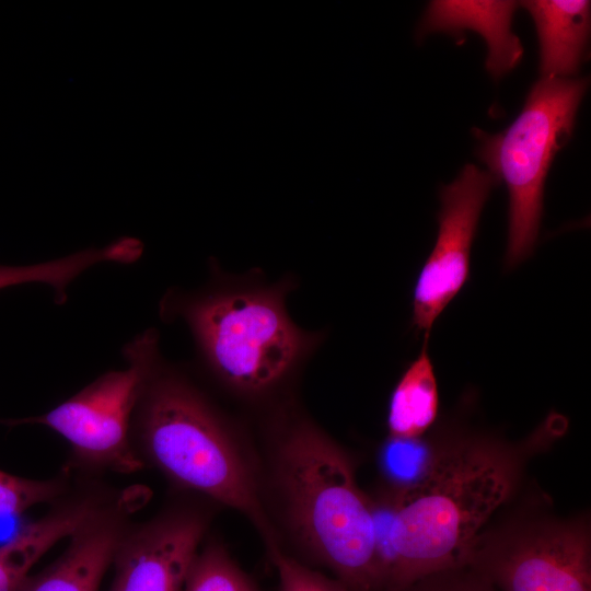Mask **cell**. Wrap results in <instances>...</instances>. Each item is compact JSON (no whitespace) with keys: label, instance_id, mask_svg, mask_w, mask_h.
<instances>
[{"label":"cell","instance_id":"ba28073f","mask_svg":"<svg viewBox=\"0 0 591 591\" xmlns=\"http://www.w3.org/2000/svg\"><path fill=\"white\" fill-rule=\"evenodd\" d=\"M499 184L487 171L466 164L439 192L438 232L413 289L412 326L429 339L431 329L470 279L471 252L479 218Z\"/></svg>","mask_w":591,"mask_h":591},{"label":"cell","instance_id":"8fae6325","mask_svg":"<svg viewBox=\"0 0 591 591\" xmlns=\"http://www.w3.org/2000/svg\"><path fill=\"white\" fill-rule=\"evenodd\" d=\"M116 494L88 485L68 491L40 519L0 544V591H20L33 566L58 542L68 538Z\"/></svg>","mask_w":591,"mask_h":591},{"label":"cell","instance_id":"3957f363","mask_svg":"<svg viewBox=\"0 0 591 591\" xmlns=\"http://www.w3.org/2000/svg\"><path fill=\"white\" fill-rule=\"evenodd\" d=\"M276 474L297 538L351 591L380 588L373 501L346 453L310 424L280 441Z\"/></svg>","mask_w":591,"mask_h":591},{"label":"cell","instance_id":"2e32d148","mask_svg":"<svg viewBox=\"0 0 591 591\" xmlns=\"http://www.w3.org/2000/svg\"><path fill=\"white\" fill-rule=\"evenodd\" d=\"M438 451L422 437L389 436L381 449L380 464L392 491H404L420 483L430 472Z\"/></svg>","mask_w":591,"mask_h":591},{"label":"cell","instance_id":"7a4b0ae2","mask_svg":"<svg viewBox=\"0 0 591 591\" xmlns=\"http://www.w3.org/2000/svg\"><path fill=\"white\" fill-rule=\"evenodd\" d=\"M131 442L144 467L240 512L268 548L277 545L255 478L232 436L204 396L163 368L159 356L132 416Z\"/></svg>","mask_w":591,"mask_h":591},{"label":"cell","instance_id":"5bb4252c","mask_svg":"<svg viewBox=\"0 0 591 591\" xmlns=\"http://www.w3.org/2000/svg\"><path fill=\"white\" fill-rule=\"evenodd\" d=\"M428 341L424 339L420 352L407 366L391 394L387 413L391 437L420 438L438 417L439 389Z\"/></svg>","mask_w":591,"mask_h":591},{"label":"cell","instance_id":"ffe728a7","mask_svg":"<svg viewBox=\"0 0 591 591\" xmlns=\"http://www.w3.org/2000/svg\"><path fill=\"white\" fill-rule=\"evenodd\" d=\"M405 591H497L474 570L463 567L430 575Z\"/></svg>","mask_w":591,"mask_h":591},{"label":"cell","instance_id":"9c48e42d","mask_svg":"<svg viewBox=\"0 0 591 591\" xmlns=\"http://www.w3.org/2000/svg\"><path fill=\"white\" fill-rule=\"evenodd\" d=\"M207 528V513L193 506L131 523L116 548L108 591H181Z\"/></svg>","mask_w":591,"mask_h":591},{"label":"cell","instance_id":"30bf717a","mask_svg":"<svg viewBox=\"0 0 591 591\" xmlns=\"http://www.w3.org/2000/svg\"><path fill=\"white\" fill-rule=\"evenodd\" d=\"M147 490L126 488L84 521L69 537L65 552L49 566L28 576L20 591H99L116 548L147 499Z\"/></svg>","mask_w":591,"mask_h":591},{"label":"cell","instance_id":"7c38bea8","mask_svg":"<svg viewBox=\"0 0 591 591\" xmlns=\"http://www.w3.org/2000/svg\"><path fill=\"white\" fill-rule=\"evenodd\" d=\"M519 3L515 1H431L417 31L422 38L431 33H448L462 39L463 31L482 35L488 54L485 67L499 80L514 69L523 57V47L511 30Z\"/></svg>","mask_w":591,"mask_h":591},{"label":"cell","instance_id":"52a82bcc","mask_svg":"<svg viewBox=\"0 0 591 591\" xmlns=\"http://www.w3.org/2000/svg\"><path fill=\"white\" fill-rule=\"evenodd\" d=\"M590 559L586 521H546L475 545L466 566L497 591H591Z\"/></svg>","mask_w":591,"mask_h":591},{"label":"cell","instance_id":"ac0fdd59","mask_svg":"<svg viewBox=\"0 0 591 591\" xmlns=\"http://www.w3.org/2000/svg\"><path fill=\"white\" fill-rule=\"evenodd\" d=\"M69 473L30 479L0 471V519L16 517L40 503H53L70 489Z\"/></svg>","mask_w":591,"mask_h":591},{"label":"cell","instance_id":"9a60e30c","mask_svg":"<svg viewBox=\"0 0 591 591\" xmlns=\"http://www.w3.org/2000/svg\"><path fill=\"white\" fill-rule=\"evenodd\" d=\"M125 260V251L117 241L96 248L89 247L65 257L27 266L0 265V289L40 282L50 286L58 304L67 301V289L83 271L100 263H118Z\"/></svg>","mask_w":591,"mask_h":591},{"label":"cell","instance_id":"e0dca14e","mask_svg":"<svg viewBox=\"0 0 591 591\" xmlns=\"http://www.w3.org/2000/svg\"><path fill=\"white\" fill-rule=\"evenodd\" d=\"M185 591H257L222 545L211 542L196 553Z\"/></svg>","mask_w":591,"mask_h":591},{"label":"cell","instance_id":"8992f818","mask_svg":"<svg viewBox=\"0 0 591 591\" xmlns=\"http://www.w3.org/2000/svg\"><path fill=\"white\" fill-rule=\"evenodd\" d=\"M158 356L157 333L148 329L125 346V369L100 375L45 414L3 422L54 430L69 443L74 462L85 471L137 473L144 466L134 450L131 421Z\"/></svg>","mask_w":591,"mask_h":591},{"label":"cell","instance_id":"d6986e66","mask_svg":"<svg viewBox=\"0 0 591 591\" xmlns=\"http://www.w3.org/2000/svg\"><path fill=\"white\" fill-rule=\"evenodd\" d=\"M268 549L278 572L280 591H348L339 580H332L305 567L278 545Z\"/></svg>","mask_w":591,"mask_h":591},{"label":"cell","instance_id":"277c9868","mask_svg":"<svg viewBox=\"0 0 591 591\" xmlns=\"http://www.w3.org/2000/svg\"><path fill=\"white\" fill-rule=\"evenodd\" d=\"M588 85L587 78L541 77L509 127L495 135L473 129L478 158L508 190L506 269L515 268L533 254L543 216L546 175L555 154L572 135Z\"/></svg>","mask_w":591,"mask_h":591},{"label":"cell","instance_id":"4fadbf2b","mask_svg":"<svg viewBox=\"0 0 591 591\" xmlns=\"http://www.w3.org/2000/svg\"><path fill=\"white\" fill-rule=\"evenodd\" d=\"M540 44L541 77L570 79L584 59L590 35V1L530 0Z\"/></svg>","mask_w":591,"mask_h":591},{"label":"cell","instance_id":"5b68a950","mask_svg":"<svg viewBox=\"0 0 591 591\" xmlns=\"http://www.w3.org/2000/svg\"><path fill=\"white\" fill-rule=\"evenodd\" d=\"M175 311L212 371L247 393L277 383L308 343L289 318L278 290L211 292L178 302Z\"/></svg>","mask_w":591,"mask_h":591},{"label":"cell","instance_id":"6da1fadb","mask_svg":"<svg viewBox=\"0 0 591 591\" xmlns=\"http://www.w3.org/2000/svg\"><path fill=\"white\" fill-rule=\"evenodd\" d=\"M512 452L490 440L456 441L439 448L416 486L373 500L380 587L405 591L467 565L479 530L514 485Z\"/></svg>","mask_w":591,"mask_h":591}]
</instances>
